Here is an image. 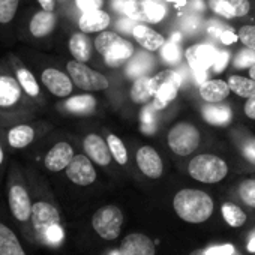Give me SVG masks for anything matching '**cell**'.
<instances>
[{
	"label": "cell",
	"instance_id": "cell-1",
	"mask_svg": "<svg viewBox=\"0 0 255 255\" xmlns=\"http://www.w3.org/2000/svg\"><path fill=\"white\" fill-rule=\"evenodd\" d=\"M6 201L9 215L17 231L29 243H35L32 227V192L27 186L26 177L18 168H12L6 186Z\"/></svg>",
	"mask_w": 255,
	"mask_h": 255
},
{
	"label": "cell",
	"instance_id": "cell-2",
	"mask_svg": "<svg viewBox=\"0 0 255 255\" xmlns=\"http://www.w3.org/2000/svg\"><path fill=\"white\" fill-rule=\"evenodd\" d=\"M173 207L177 216L191 224L206 222L213 213V200L200 189H182L174 195Z\"/></svg>",
	"mask_w": 255,
	"mask_h": 255
},
{
	"label": "cell",
	"instance_id": "cell-3",
	"mask_svg": "<svg viewBox=\"0 0 255 255\" xmlns=\"http://www.w3.org/2000/svg\"><path fill=\"white\" fill-rule=\"evenodd\" d=\"M95 48L111 68H119L134 56V45L111 30L99 32L95 38Z\"/></svg>",
	"mask_w": 255,
	"mask_h": 255
},
{
	"label": "cell",
	"instance_id": "cell-4",
	"mask_svg": "<svg viewBox=\"0 0 255 255\" xmlns=\"http://www.w3.org/2000/svg\"><path fill=\"white\" fill-rule=\"evenodd\" d=\"M188 173L194 180L210 185V183H218L227 177L228 165L222 158L216 155L201 153L189 161Z\"/></svg>",
	"mask_w": 255,
	"mask_h": 255
},
{
	"label": "cell",
	"instance_id": "cell-5",
	"mask_svg": "<svg viewBox=\"0 0 255 255\" xmlns=\"http://www.w3.org/2000/svg\"><path fill=\"white\" fill-rule=\"evenodd\" d=\"M182 77L173 69H164L150 77V90L153 93L152 105L156 110H164L173 102L180 90Z\"/></svg>",
	"mask_w": 255,
	"mask_h": 255
},
{
	"label": "cell",
	"instance_id": "cell-6",
	"mask_svg": "<svg viewBox=\"0 0 255 255\" xmlns=\"http://www.w3.org/2000/svg\"><path fill=\"white\" fill-rule=\"evenodd\" d=\"M200 131L189 122L176 123L167 134L170 149L179 156H188L200 146Z\"/></svg>",
	"mask_w": 255,
	"mask_h": 255
},
{
	"label": "cell",
	"instance_id": "cell-7",
	"mask_svg": "<svg viewBox=\"0 0 255 255\" xmlns=\"http://www.w3.org/2000/svg\"><path fill=\"white\" fill-rule=\"evenodd\" d=\"M123 225V213L117 206H104L92 216V227L95 233L104 240H114L120 236Z\"/></svg>",
	"mask_w": 255,
	"mask_h": 255
},
{
	"label": "cell",
	"instance_id": "cell-8",
	"mask_svg": "<svg viewBox=\"0 0 255 255\" xmlns=\"http://www.w3.org/2000/svg\"><path fill=\"white\" fill-rule=\"evenodd\" d=\"M66 71L69 77L72 78L74 84L80 87L81 90L98 92V90H105L110 87V81L104 74L89 68L86 63L78 62L75 59L66 63Z\"/></svg>",
	"mask_w": 255,
	"mask_h": 255
},
{
	"label": "cell",
	"instance_id": "cell-9",
	"mask_svg": "<svg viewBox=\"0 0 255 255\" xmlns=\"http://www.w3.org/2000/svg\"><path fill=\"white\" fill-rule=\"evenodd\" d=\"M123 14L141 23H159L167 15V9L158 0H128Z\"/></svg>",
	"mask_w": 255,
	"mask_h": 255
},
{
	"label": "cell",
	"instance_id": "cell-10",
	"mask_svg": "<svg viewBox=\"0 0 255 255\" xmlns=\"http://www.w3.org/2000/svg\"><path fill=\"white\" fill-rule=\"evenodd\" d=\"M65 173L66 177L78 186H90L96 180V170L87 155H75Z\"/></svg>",
	"mask_w": 255,
	"mask_h": 255
},
{
	"label": "cell",
	"instance_id": "cell-11",
	"mask_svg": "<svg viewBox=\"0 0 255 255\" xmlns=\"http://www.w3.org/2000/svg\"><path fill=\"white\" fill-rule=\"evenodd\" d=\"M41 81L47 90L57 98H68L75 86L69 74H65L56 68H45L41 72Z\"/></svg>",
	"mask_w": 255,
	"mask_h": 255
},
{
	"label": "cell",
	"instance_id": "cell-12",
	"mask_svg": "<svg viewBox=\"0 0 255 255\" xmlns=\"http://www.w3.org/2000/svg\"><path fill=\"white\" fill-rule=\"evenodd\" d=\"M216 56H218V50H215V47L209 44H195L185 51V57L194 74L207 72L210 68H213Z\"/></svg>",
	"mask_w": 255,
	"mask_h": 255
},
{
	"label": "cell",
	"instance_id": "cell-13",
	"mask_svg": "<svg viewBox=\"0 0 255 255\" xmlns=\"http://www.w3.org/2000/svg\"><path fill=\"white\" fill-rule=\"evenodd\" d=\"M74 156V147L66 141H59L45 153L44 167L51 173H60L68 168Z\"/></svg>",
	"mask_w": 255,
	"mask_h": 255
},
{
	"label": "cell",
	"instance_id": "cell-14",
	"mask_svg": "<svg viewBox=\"0 0 255 255\" xmlns=\"http://www.w3.org/2000/svg\"><path fill=\"white\" fill-rule=\"evenodd\" d=\"M23 99V89L17 77L0 74V110L15 108Z\"/></svg>",
	"mask_w": 255,
	"mask_h": 255
},
{
	"label": "cell",
	"instance_id": "cell-15",
	"mask_svg": "<svg viewBox=\"0 0 255 255\" xmlns=\"http://www.w3.org/2000/svg\"><path fill=\"white\" fill-rule=\"evenodd\" d=\"M137 165L141 173L150 179H159L164 171V164L159 153L152 146H143L137 150Z\"/></svg>",
	"mask_w": 255,
	"mask_h": 255
},
{
	"label": "cell",
	"instance_id": "cell-16",
	"mask_svg": "<svg viewBox=\"0 0 255 255\" xmlns=\"http://www.w3.org/2000/svg\"><path fill=\"white\" fill-rule=\"evenodd\" d=\"M83 147L86 155L96 162L101 167H107L110 165L113 155L110 152L108 143L107 140H104L99 134H89L86 135V138L83 140Z\"/></svg>",
	"mask_w": 255,
	"mask_h": 255
},
{
	"label": "cell",
	"instance_id": "cell-17",
	"mask_svg": "<svg viewBox=\"0 0 255 255\" xmlns=\"http://www.w3.org/2000/svg\"><path fill=\"white\" fill-rule=\"evenodd\" d=\"M155 243L149 236L141 233H132L126 236L120 245V255H155Z\"/></svg>",
	"mask_w": 255,
	"mask_h": 255
},
{
	"label": "cell",
	"instance_id": "cell-18",
	"mask_svg": "<svg viewBox=\"0 0 255 255\" xmlns=\"http://www.w3.org/2000/svg\"><path fill=\"white\" fill-rule=\"evenodd\" d=\"M0 255H27L15 230L0 216Z\"/></svg>",
	"mask_w": 255,
	"mask_h": 255
},
{
	"label": "cell",
	"instance_id": "cell-19",
	"mask_svg": "<svg viewBox=\"0 0 255 255\" xmlns=\"http://www.w3.org/2000/svg\"><path fill=\"white\" fill-rule=\"evenodd\" d=\"M210 8L224 18H239L249 14V0H210Z\"/></svg>",
	"mask_w": 255,
	"mask_h": 255
},
{
	"label": "cell",
	"instance_id": "cell-20",
	"mask_svg": "<svg viewBox=\"0 0 255 255\" xmlns=\"http://www.w3.org/2000/svg\"><path fill=\"white\" fill-rule=\"evenodd\" d=\"M110 26V14L102 9L83 12L78 20V27L84 33H99Z\"/></svg>",
	"mask_w": 255,
	"mask_h": 255
},
{
	"label": "cell",
	"instance_id": "cell-21",
	"mask_svg": "<svg viewBox=\"0 0 255 255\" xmlns=\"http://www.w3.org/2000/svg\"><path fill=\"white\" fill-rule=\"evenodd\" d=\"M132 36L135 38V41L149 53L158 51L165 45V38L158 33L156 30H153L152 27L138 23L134 30H132Z\"/></svg>",
	"mask_w": 255,
	"mask_h": 255
},
{
	"label": "cell",
	"instance_id": "cell-22",
	"mask_svg": "<svg viewBox=\"0 0 255 255\" xmlns=\"http://www.w3.org/2000/svg\"><path fill=\"white\" fill-rule=\"evenodd\" d=\"M57 26V17L51 11H38L29 21V32L33 38L48 36Z\"/></svg>",
	"mask_w": 255,
	"mask_h": 255
},
{
	"label": "cell",
	"instance_id": "cell-23",
	"mask_svg": "<svg viewBox=\"0 0 255 255\" xmlns=\"http://www.w3.org/2000/svg\"><path fill=\"white\" fill-rule=\"evenodd\" d=\"M231 89L228 86V81L219 80V78H212V80H206L204 83L200 84V96L203 98V101L209 102V104H216V102H222L228 98Z\"/></svg>",
	"mask_w": 255,
	"mask_h": 255
},
{
	"label": "cell",
	"instance_id": "cell-24",
	"mask_svg": "<svg viewBox=\"0 0 255 255\" xmlns=\"http://www.w3.org/2000/svg\"><path fill=\"white\" fill-rule=\"evenodd\" d=\"M36 132L35 128L27 125V123H20L12 126L11 129H8L6 138H8V144L12 149H26L27 146H30L35 141Z\"/></svg>",
	"mask_w": 255,
	"mask_h": 255
},
{
	"label": "cell",
	"instance_id": "cell-25",
	"mask_svg": "<svg viewBox=\"0 0 255 255\" xmlns=\"http://www.w3.org/2000/svg\"><path fill=\"white\" fill-rule=\"evenodd\" d=\"M69 53L72 54V57L78 62H89L90 60V56H92V42L87 36V33L84 32H78V33H74L71 38H69Z\"/></svg>",
	"mask_w": 255,
	"mask_h": 255
},
{
	"label": "cell",
	"instance_id": "cell-26",
	"mask_svg": "<svg viewBox=\"0 0 255 255\" xmlns=\"http://www.w3.org/2000/svg\"><path fill=\"white\" fill-rule=\"evenodd\" d=\"M203 116L207 123L213 126H225L233 119V111L228 105H222L221 102L209 104L203 110Z\"/></svg>",
	"mask_w": 255,
	"mask_h": 255
},
{
	"label": "cell",
	"instance_id": "cell-27",
	"mask_svg": "<svg viewBox=\"0 0 255 255\" xmlns=\"http://www.w3.org/2000/svg\"><path fill=\"white\" fill-rule=\"evenodd\" d=\"M17 80L23 89V92L33 99H38L41 96V86L36 80V77L32 74V71H29L26 66L18 65L17 66Z\"/></svg>",
	"mask_w": 255,
	"mask_h": 255
},
{
	"label": "cell",
	"instance_id": "cell-28",
	"mask_svg": "<svg viewBox=\"0 0 255 255\" xmlns=\"http://www.w3.org/2000/svg\"><path fill=\"white\" fill-rule=\"evenodd\" d=\"M152 66H153V59L146 53H138L131 57L126 68V74L131 78H138V77L147 75Z\"/></svg>",
	"mask_w": 255,
	"mask_h": 255
},
{
	"label": "cell",
	"instance_id": "cell-29",
	"mask_svg": "<svg viewBox=\"0 0 255 255\" xmlns=\"http://www.w3.org/2000/svg\"><path fill=\"white\" fill-rule=\"evenodd\" d=\"M131 99L135 104H147L153 101V93L150 90V77L143 75L135 78L131 87Z\"/></svg>",
	"mask_w": 255,
	"mask_h": 255
},
{
	"label": "cell",
	"instance_id": "cell-30",
	"mask_svg": "<svg viewBox=\"0 0 255 255\" xmlns=\"http://www.w3.org/2000/svg\"><path fill=\"white\" fill-rule=\"evenodd\" d=\"M228 86L231 92H234L237 96L242 98H251L255 95V80L251 77H242V75H230L228 77Z\"/></svg>",
	"mask_w": 255,
	"mask_h": 255
},
{
	"label": "cell",
	"instance_id": "cell-31",
	"mask_svg": "<svg viewBox=\"0 0 255 255\" xmlns=\"http://www.w3.org/2000/svg\"><path fill=\"white\" fill-rule=\"evenodd\" d=\"M65 108L74 114H87L96 108V99L92 95H77L65 102Z\"/></svg>",
	"mask_w": 255,
	"mask_h": 255
},
{
	"label": "cell",
	"instance_id": "cell-32",
	"mask_svg": "<svg viewBox=\"0 0 255 255\" xmlns=\"http://www.w3.org/2000/svg\"><path fill=\"white\" fill-rule=\"evenodd\" d=\"M221 210H222V216H224L225 222L230 227L237 228V227L245 225V222H246V213L239 206H236L233 203H224Z\"/></svg>",
	"mask_w": 255,
	"mask_h": 255
},
{
	"label": "cell",
	"instance_id": "cell-33",
	"mask_svg": "<svg viewBox=\"0 0 255 255\" xmlns=\"http://www.w3.org/2000/svg\"><path fill=\"white\" fill-rule=\"evenodd\" d=\"M107 143H108L110 152L113 155V159L119 165H125L128 162V150H126V146L123 144V141L116 134H108Z\"/></svg>",
	"mask_w": 255,
	"mask_h": 255
},
{
	"label": "cell",
	"instance_id": "cell-34",
	"mask_svg": "<svg viewBox=\"0 0 255 255\" xmlns=\"http://www.w3.org/2000/svg\"><path fill=\"white\" fill-rule=\"evenodd\" d=\"M20 0H0V24H9L18 11Z\"/></svg>",
	"mask_w": 255,
	"mask_h": 255
},
{
	"label": "cell",
	"instance_id": "cell-35",
	"mask_svg": "<svg viewBox=\"0 0 255 255\" xmlns=\"http://www.w3.org/2000/svg\"><path fill=\"white\" fill-rule=\"evenodd\" d=\"M239 195L245 204L255 209V179H248L242 182L239 186Z\"/></svg>",
	"mask_w": 255,
	"mask_h": 255
},
{
	"label": "cell",
	"instance_id": "cell-36",
	"mask_svg": "<svg viewBox=\"0 0 255 255\" xmlns=\"http://www.w3.org/2000/svg\"><path fill=\"white\" fill-rule=\"evenodd\" d=\"M155 111H156V108L152 105L141 113V129L149 135H152L156 129V114H155Z\"/></svg>",
	"mask_w": 255,
	"mask_h": 255
},
{
	"label": "cell",
	"instance_id": "cell-37",
	"mask_svg": "<svg viewBox=\"0 0 255 255\" xmlns=\"http://www.w3.org/2000/svg\"><path fill=\"white\" fill-rule=\"evenodd\" d=\"M234 68L237 69H243V68H251L252 65H255V50L248 48L242 50L236 57H234Z\"/></svg>",
	"mask_w": 255,
	"mask_h": 255
},
{
	"label": "cell",
	"instance_id": "cell-38",
	"mask_svg": "<svg viewBox=\"0 0 255 255\" xmlns=\"http://www.w3.org/2000/svg\"><path fill=\"white\" fill-rule=\"evenodd\" d=\"M237 35H239V41H242L245 47L255 50V24L242 26Z\"/></svg>",
	"mask_w": 255,
	"mask_h": 255
},
{
	"label": "cell",
	"instance_id": "cell-39",
	"mask_svg": "<svg viewBox=\"0 0 255 255\" xmlns=\"http://www.w3.org/2000/svg\"><path fill=\"white\" fill-rule=\"evenodd\" d=\"M161 56L167 62H171V63L179 62V59H180V50L177 47V42L173 41V39L170 42H165V45L161 48Z\"/></svg>",
	"mask_w": 255,
	"mask_h": 255
},
{
	"label": "cell",
	"instance_id": "cell-40",
	"mask_svg": "<svg viewBox=\"0 0 255 255\" xmlns=\"http://www.w3.org/2000/svg\"><path fill=\"white\" fill-rule=\"evenodd\" d=\"M75 3L81 12H87V11L102 9L104 0H75Z\"/></svg>",
	"mask_w": 255,
	"mask_h": 255
},
{
	"label": "cell",
	"instance_id": "cell-41",
	"mask_svg": "<svg viewBox=\"0 0 255 255\" xmlns=\"http://www.w3.org/2000/svg\"><path fill=\"white\" fill-rule=\"evenodd\" d=\"M236 251V248L231 243L227 245H218V246H212L209 249L204 251V255H230Z\"/></svg>",
	"mask_w": 255,
	"mask_h": 255
},
{
	"label": "cell",
	"instance_id": "cell-42",
	"mask_svg": "<svg viewBox=\"0 0 255 255\" xmlns=\"http://www.w3.org/2000/svg\"><path fill=\"white\" fill-rule=\"evenodd\" d=\"M230 62V53L228 51H218V56H216V60L213 63V69L216 72H221L225 69V66L228 65Z\"/></svg>",
	"mask_w": 255,
	"mask_h": 255
},
{
	"label": "cell",
	"instance_id": "cell-43",
	"mask_svg": "<svg viewBox=\"0 0 255 255\" xmlns=\"http://www.w3.org/2000/svg\"><path fill=\"white\" fill-rule=\"evenodd\" d=\"M242 152H243L245 158H246L249 162L255 164V138L246 141V143L243 144V147H242Z\"/></svg>",
	"mask_w": 255,
	"mask_h": 255
},
{
	"label": "cell",
	"instance_id": "cell-44",
	"mask_svg": "<svg viewBox=\"0 0 255 255\" xmlns=\"http://www.w3.org/2000/svg\"><path fill=\"white\" fill-rule=\"evenodd\" d=\"M219 39L224 45H230V44H234L236 41H239V35H236L233 30L230 29H224L222 33L219 35Z\"/></svg>",
	"mask_w": 255,
	"mask_h": 255
},
{
	"label": "cell",
	"instance_id": "cell-45",
	"mask_svg": "<svg viewBox=\"0 0 255 255\" xmlns=\"http://www.w3.org/2000/svg\"><path fill=\"white\" fill-rule=\"evenodd\" d=\"M137 24H138V23H137L135 20L129 18V17H126V18H123V20H120V21L117 23V26H119L120 30L126 32V33H131V35H132V30H134V27H135Z\"/></svg>",
	"mask_w": 255,
	"mask_h": 255
},
{
	"label": "cell",
	"instance_id": "cell-46",
	"mask_svg": "<svg viewBox=\"0 0 255 255\" xmlns=\"http://www.w3.org/2000/svg\"><path fill=\"white\" fill-rule=\"evenodd\" d=\"M243 111H245L246 117H249L251 120H255V95L246 99Z\"/></svg>",
	"mask_w": 255,
	"mask_h": 255
},
{
	"label": "cell",
	"instance_id": "cell-47",
	"mask_svg": "<svg viewBox=\"0 0 255 255\" xmlns=\"http://www.w3.org/2000/svg\"><path fill=\"white\" fill-rule=\"evenodd\" d=\"M198 24H200V20H198L197 17H194V15H189V17H186V18L182 21V26H183V29H185L186 32L195 30V29L198 27Z\"/></svg>",
	"mask_w": 255,
	"mask_h": 255
},
{
	"label": "cell",
	"instance_id": "cell-48",
	"mask_svg": "<svg viewBox=\"0 0 255 255\" xmlns=\"http://www.w3.org/2000/svg\"><path fill=\"white\" fill-rule=\"evenodd\" d=\"M36 2L39 3L41 9L54 12V8H56V0H36Z\"/></svg>",
	"mask_w": 255,
	"mask_h": 255
},
{
	"label": "cell",
	"instance_id": "cell-49",
	"mask_svg": "<svg viewBox=\"0 0 255 255\" xmlns=\"http://www.w3.org/2000/svg\"><path fill=\"white\" fill-rule=\"evenodd\" d=\"M126 2L128 0H113V9L116 11V12H120V14H123V8H125V5H126Z\"/></svg>",
	"mask_w": 255,
	"mask_h": 255
},
{
	"label": "cell",
	"instance_id": "cell-50",
	"mask_svg": "<svg viewBox=\"0 0 255 255\" xmlns=\"http://www.w3.org/2000/svg\"><path fill=\"white\" fill-rule=\"evenodd\" d=\"M248 251L249 252H255V233L251 236V239L248 242Z\"/></svg>",
	"mask_w": 255,
	"mask_h": 255
},
{
	"label": "cell",
	"instance_id": "cell-51",
	"mask_svg": "<svg viewBox=\"0 0 255 255\" xmlns=\"http://www.w3.org/2000/svg\"><path fill=\"white\" fill-rule=\"evenodd\" d=\"M3 162H5V152H3V147H2V144H0V168H2Z\"/></svg>",
	"mask_w": 255,
	"mask_h": 255
},
{
	"label": "cell",
	"instance_id": "cell-52",
	"mask_svg": "<svg viewBox=\"0 0 255 255\" xmlns=\"http://www.w3.org/2000/svg\"><path fill=\"white\" fill-rule=\"evenodd\" d=\"M167 2H171V3H174L176 6H182V5H186V0H167Z\"/></svg>",
	"mask_w": 255,
	"mask_h": 255
},
{
	"label": "cell",
	"instance_id": "cell-53",
	"mask_svg": "<svg viewBox=\"0 0 255 255\" xmlns=\"http://www.w3.org/2000/svg\"><path fill=\"white\" fill-rule=\"evenodd\" d=\"M204 251H206V249H195V251H192L189 255H204Z\"/></svg>",
	"mask_w": 255,
	"mask_h": 255
},
{
	"label": "cell",
	"instance_id": "cell-54",
	"mask_svg": "<svg viewBox=\"0 0 255 255\" xmlns=\"http://www.w3.org/2000/svg\"><path fill=\"white\" fill-rule=\"evenodd\" d=\"M249 77L255 80V65H252V66L249 68Z\"/></svg>",
	"mask_w": 255,
	"mask_h": 255
},
{
	"label": "cell",
	"instance_id": "cell-55",
	"mask_svg": "<svg viewBox=\"0 0 255 255\" xmlns=\"http://www.w3.org/2000/svg\"><path fill=\"white\" fill-rule=\"evenodd\" d=\"M195 8H197V9H200V11L203 9V3H201V0H195Z\"/></svg>",
	"mask_w": 255,
	"mask_h": 255
},
{
	"label": "cell",
	"instance_id": "cell-56",
	"mask_svg": "<svg viewBox=\"0 0 255 255\" xmlns=\"http://www.w3.org/2000/svg\"><path fill=\"white\" fill-rule=\"evenodd\" d=\"M230 255H242V254H239L237 251H234V252H233V254H230Z\"/></svg>",
	"mask_w": 255,
	"mask_h": 255
}]
</instances>
